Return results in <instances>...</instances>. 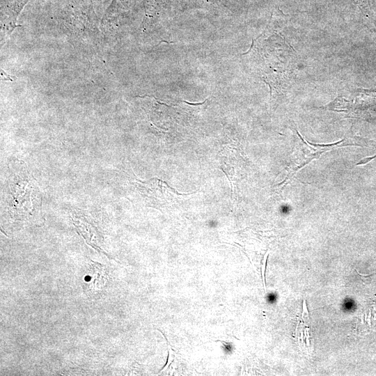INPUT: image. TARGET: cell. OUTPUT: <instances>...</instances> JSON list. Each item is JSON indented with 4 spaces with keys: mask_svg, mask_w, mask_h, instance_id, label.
I'll list each match as a JSON object with an SVG mask.
<instances>
[{
    "mask_svg": "<svg viewBox=\"0 0 376 376\" xmlns=\"http://www.w3.org/2000/svg\"><path fill=\"white\" fill-rule=\"evenodd\" d=\"M134 184L146 203L154 207L170 205L182 196L157 178L148 181L136 180Z\"/></svg>",
    "mask_w": 376,
    "mask_h": 376,
    "instance_id": "6da1fadb",
    "label": "cell"
},
{
    "mask_svg": "<svg viewBox=\"0 0 376 376\" xmlns=\"http://www.w3.org/2000/svg\"><path fill=\"white\" fill-rule=\"evenodd\" d=\"M108 281V274L103 265L91 261L84 277L82 285L85 293L91 297L100 295Z\"/></svg>",
    "mask_w": 376,
    "mask_h": 376,
    "instance_id": "7a4b0ae2",
    "label": "cell"
},
{
    "mask_svg": "<svg viewBox=\"0 0 376 376\" xmlns=\"http://www.w3.org/2000/svg\"><path fill=\"white\" fill-rule=\"evenodd\" d=\"M29 0H10L1 3V42H5L17 26V17Z\"/></svg>",
    "mask_w": 376,
    "mask_h": 376,
    "instance_id": "3957f363",
    "label": "cell"
},
{
    "mask_svg": "<svg viewBox=\"0 0 376 376\" xmlns=\"http://www.w3.org/2000/svg\"><path fill=\"white\" fill-rule=\"evenodd\" d=\"M267 258H268V253H267L266 255L265 256L264 260H263V265L261 267L262 276H263V283H264L263 285H264L265 289H266V288H265V284H266V282H265V270H266Z\"/></svg>",
    "mask_w": 376,
    "mask_h": 376,
    "instance_id": "277c9868",
    "label": "cell"
},
{
    "mask_svg": "<svg viewBox=\"0 0 376 376\" xmlns=\"http://www.w3.org/2000/svg\"><path fill=\"white\" fill-rule=\"evenodd\" d=\"M363 8H366L368 4V0H354Z\"/></svg>",
    "mask_w": 376,
    "mask_h": 376,
    "instance_id": "5b68a950",
    "label": "cell"
},
{
    "mask_svg": "<svg viewBox=\"0 0 376 376\" xmlns=\"http://www.w3.org/2000/svg\"><path fill=\"white\" fill-rule=\"evenodd\" d=\"M375 157H376V155L375 156L371 157L365 158V159H362L361 161H360L359 162H358L357 164V165L365 164H366L367 162H368L369 161H370L371 159H374Z\"/></svg>",
    "mask_w": 376,
    "mask_h": 376,
    "instance_id": "8992f818",
    "label": "cell"
},
{
    "mask_svg": "<svg viewBox=\"0 0 376 376\" xmlns=\"http://www.w3.org/2000/svg\"><path fill=\"white\" fill-rule=\"evenodd\" d=\"M169 351L168 352V357H167V359H166V363L159 371H162V370H164L168 365H169V366L171 365V362H169Z\"/></svg>",
    "mask_w": 376,
    "mask_h": 376,
    "instance_id": "52a82bcc",
    "label": "cell"
}]
</instances>
